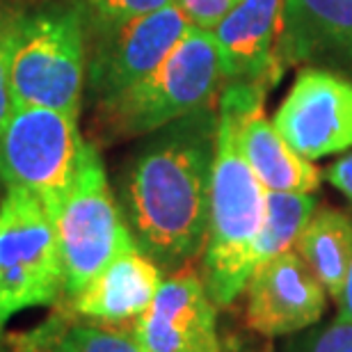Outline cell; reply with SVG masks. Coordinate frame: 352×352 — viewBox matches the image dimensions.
<instances>
[{"mask_svg": "<svg viewBox=\"0 0 352 352\" xmlns=\"http://www.w3.org/2000/svg\"><path fill=\"white\" fill-rule=\"evenodd\" d=\"M286 352H352V320L339 311L334 320L295 334Z\"/></svg>", "mask_w": 352, "mask_h": 352, "instance_id": "obj_19", "label": "cell"}, {"mask_svg": "<svg viewBox=\"0 0 352 352\" xmlns=\"http://www.w3.org/2000/svg\"><path fill=\"white\" fill-rule=\"evenodd\" d=\"M339 302V311L343 316H348L352 320V261L348 267V274H346V281H343V291H341V298L336 300Z\"/></svg>", "mask_w": 352, "mask_h": 352, "instance_id": "obj_25", "label": "cell"}, {"mask_svg": "<svg viewBox=\"0 0 352 352\" xmlns=\"http://www.w3.org/2000/svg\"><path fill=\"white\" fill-rule=\"evenodd\" d=\"M236 3L241 0H174L188 23L204 28V30H213Z\"/></svg>", "mask_w": 352, "mask_h": 352, "instance_id": "obj_23", "label": "cell"}, {"mask_svg": "<svg viewBox=\"0 0 352 352\" xmlns=\"http://www.w3.org/2000/svg\"><path fill=\"white\" fill-rule=\"evenodd\" d=\"M222 85L220 51L213 32L188 25L167 58L144 80L96 108L110 135H151L190 112L217 103Z\"/></svg>", "mask_w": 352, "mask_h": 352, "instance_id": "obj_3", "label": "cell"}, {"mask_svg": "<svg viewBox=\"0 0 352 352\" xmlns=\"http://www.w3.org/2000/svg\"><path fill=\"white\" fill-rule=\"evenodd\" d=\"M142 352H222L217 307L204 279L190 267L163 279L149 309L133 325Z\"/></svg>", "mask_w": 352, "mask_h": 352, "instance_id": "obj_11", "label": "cell"}, {"mask_svg": "<svg viewBox=\"0 0 352 352\" xmlns=\"http://www.w3.org/2000/svg\"><path fill=\"white\" fill-rule=\"evenodd\" d=\"M316 208L318 199L311 192H267L265 217L254 245L256 267L298 248L302 231Z\"/></svg>", "mask_w": 352, "mask_h": 352, "instance_id": "obj_17", "label": "cell"}, {"mask_svg": "<svg viewBox=\"0 0 352 352\" xmlns=\"http://www.w3.org/2000/svg\"><path fill=\"white\" fill-rule=\"evenodd\" d=\"M174 0H74L85 21V28L112 25L151 14Z\"/></svg>", "mask_w": 352, "mask_h": 352, "instance_id": "obj_18", "label": "cell"}, {"mask_svg": "<svg viewBox=\"0 0 352 352\" xmlns=\"http://www.w3.org/2000/svg\"><path fill=\"white\" fill-rule=\"evenodd\" d=\"M65 293L53 217L37 195L5 188L0 201V329L14 316Z\"/></svg>", "mask_w": 352, "mask_h": 352, "instance_id": "obj_5", "label": "cell"}, {"mask_svg": "<svg viewBox=\"0 0 352 352\" xmlns=\"http://www.w3.org/2000/svg\"><path fill=\"white\" fill-rule=\"evenodd\" d=\"M295 252L311 267L327 295L339 300L352 261V215L339 208H316Z\"/></svg>", "mask_w": 352, "mask_h": 352, "instance_id": "obj_16", "label": "cell"}, {"mask_svg": "<svg viewBox=\"0 0 352 352\" xmlns=\"http://www.w3.org/2000/svg\"><path fill=\"white\" fill-rule=\"evenodd\" d=\"M284 0H241L213 30L224 85L270 91L284 69L277 58Z\"/></svg>", "mask_w": 352, "mask_h": 352, "instance_id": "obj_14", "label": "cell"}, {"mask_svg": "<svg viewBox=\"0 0 352 352\" xmlns=\"http://www.w3.org/2000/svg\"><path fill=\"white\" fill-rule=\"evenodd\" d=\"M188 25V19L172 3L122 23L85 28V89L96 105L122 96L126 89L144 80L167 58Z\"/></svg>", "mask_w": 352, "mask_h": 352, "instance_id": "obj_8", "label": "cell"}, {"mask_svg": "<svg viewBox=\"0 0 352 352\" xmlns=\"http://www.w3.org/2000/svg\"><path fill=\"white\" fill-rule=\"evenodd\" d=\"M53 224L65 270V295L74 298L131 236L94 144L85 142L78 172L53 213Z\"/></svg>", "mask_w": 352, "mask_h": 352, "instance_id": "obj_7", "label": "cell"}, {"mask_svg": "<svg viewBox=\"0 0 352 352\" xmlns=\"http://www.w3.org/2000/svg\"><path fill=\"white\" fill-rule=\"evenodd\" d=\"M69 336L78 352H142L133 332L103 322L69 325Z\"/></svg>", "mask_w": 352, "mask_h": 352, "instance_id": "obj_20", "label": "cell"}, {"mask_svg": "<svg viewBox=\"0 0 352 352\" xmlns=\"http://www.w3.org/2000/svg\"><path fill=\"white\" fill-rule=\"evenodd\" d=\"M325 179L352 204V153L329 165L325 170Z\"/></svg>", "mask_w": 352, "mask_h": 352, "instance_id": "obj_24", "label": "cell"}, {"mask_svg": "<svg viewBox=\"0 0 352 352\" xmlns=\"http://www.w3.org/2000/svg\"><path fill=\"white\" fill-rule=\"evenodd\" d=\"M19 10L7 3H0V129L14 110L12 98V46L16 30Z\"/></svg>", "mask_w": 352, "mask_h": 352, "instance_id": "obj_21", "label": "cell"}, {"mask_svg": "<svg viewBox=\"0 0 352 352\" xmlns=\"http://www.w3.org/2000/svg\"><path fill=\"white\" fill-rule=\"evenodd\" d=\"M243 293L248 295V325L267 339L293 336L318 325L329 298L295 250L258 265Z\"/></svg>", "mask_w": 352, "mask_h": 352, "instance_id": "obj_10", "label": "cell"}, {"mask_svg": "<svg viewBox=\"0 0 352 352\" xmlns=\"http://www.w3.org/2000/svg\"><path fill=\"white\" fill-rule=\"evenodd\" d=\"M220 101L236 115V138L250 170L267 192H316L322 172L314 160L293 151L272 119L265 117V91L248 85H222Z\"/></svg>", "mask_w": 352, "mask_h": 352, "instance_id": "obj_12", "label": "cell"}, {"mask_svg": "<svg viewBox=\"0 0 352 352\" xmlns=\"http://www.w3.org/2000/svg\"><path fill=\"white\" fill-rule=\"evenodd\" d=\"M215 135V105L190 112L151 133L124 176V222L163 272L186 267L206 245Z\"/></svg>", "mask_w": 352, "mask_h": 352, "instance_id": "obj_1", "label": "cell"}, {"mask_svg": "<svg viewBox=\"0 0 352 352\" xmlns=\"http://www.w3.org/2000/svg\"><path fill=\"white\" fill-rule=\"evenodd\" d=\"M272 124L307 160L352 149V80L322 69H300Z\"/></svg>", "mask_w": 352, "mask_h": 352, "instance_id": "obj_9", "label": "cell"}, {"mask_svg": "<svg viewBox=\"0 0 352 352\" xmlns=\"http://www.w3.org/2000/svg\"><path fill=\"white\" fill-rule=\"evenodd\" d=\"M163 279V270L129 236L101 272L80 293L69 298L72 311L103 325L138 320L156 298Z\"/></svg>", "mask_w": 352, "mask_h": 352, "instance_id": "obj_15", "label": "cell"}, {"mask_svg": "<svg viewBox=\"0 0 352 352\" xmlns=\"http://www.w3.org/2000/svg\"><path fill=\"white\" fill-rule=\"evenodd\" d=\"M87 30L76 5L19 10L12 46L14 105L78 115L85 96Z\"/></svg>", "mask_w": 352, "mask_h": 352, "instance_id": "obj_4", "label": "cell"}, {"mask_svg": "<svg viewBox=\"0 0 352 352\" xmlns=\"http://www.w3.org/2000/svg\"><path fill=\"white\" fill-rule=\"evenodd\" d=\"M16 352H78L74 348L69 325L60 318L46 320L44 325L21 334L16 339Z\"/></svg>", "mask_w": 352, "mask_h": 352, "instance_id": "obj_22", "label": "cell"}, {"mask_svg": "<svg viewBox=\"0 0 352 352\" xmlns=\"http://www.w3.org/2000/svg\"><path fill=\"white\" fill-rule=\"evenodd\" d=\"M265 195L236 138V115L217 98V135L210 172L204 284L215 307L234 305L254 272V245L265 217Z\"/></svg>", "mask_w": 352, "mask_h": 352, "instance_id": "obj_2", "label": "cell"}, {"mask_svg": "<svg viewBox=\"0 0 352 352\" xmlns=\"http://www.w3.org/2000/svg\"><path fill=\"white\" fill-rule=\"evenodd\" d=\"M277 58L352 80V0H284Z\"/></svg>", "mask_w": 352, "mask_h": 352, "instance_id": "obj_13", "label": "cell"}, {"mask_svg": "<svg viewBox=\"0 0 352 352\" xmlns=\"http://www.w3.org/2000/svg\"><path fill=\"white\" fill-rule=\"evenodd\" d=\"M82 149L78 115L14 105L0 129V181L37 195L53 217L76 179Z\"/></svg>", "mask_w": 352, "mask_h": 352, "instance_id": "obj_6", "label": "cell"}]
</instances>
